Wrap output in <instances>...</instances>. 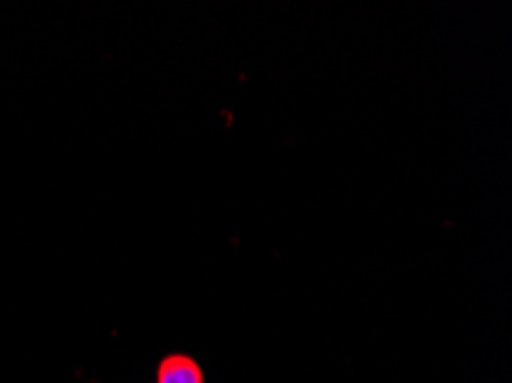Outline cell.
Here are the masks:
<instances>
[{
    "mask_svg": "<svg viewBox=\"0 0 512 383\" xmlns=\"http://www.w3.org/2000/svg\"><path fill=\"white\" fill-rule=\"evenodd\" d=\"M157 383H205V377L200 365L191 356L173 354L161 361Z\"/></svg>",
    "mask_w": 512,
    "mask_h": 383,
    "instance_id": "6da1fadb",
    "label": "cell"
}]
</instances>
